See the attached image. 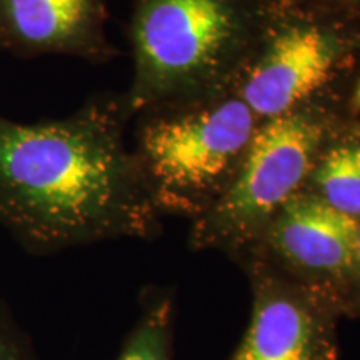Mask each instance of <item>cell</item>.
Wrapping results in <instances>:
<instances>
[{
  "mask_svg": "<svg viewBox=\"0 0 360 360\" xmlns=\"http://www.w3.org/2000/svg\"><path fill=\"white\" fill-rule=\"evenodd\" d=\"M321 6L332 8V11L345 13V15L360 19V0H314Z\"/></svg>",
  "mask_w": 360,
  "mask_h": 360,
  "instance_id": "13",
  "label": "cell"
},
{
  "mask_svg": "<svg viewBox=\"0 0 360 360\" xmlns=\"http://www.w3.org/2000/svg\"><path fill=\"white\" fill-rule=\"evenodd\" d=\"M0 360H39L30 337L0 300Z\"/></svg>",
  "mask_w": 360,
  "mask_h": 360,
  "instance_id": "11",
  "label": "cell"
},
{
  "mask_svg": "<svg viewBox=\"0 0 360 360\" xmlns=\"http://www.w3.org/2000/svg\"><path fill=\"white\" fill-rule=\"evenodd\" d=\"M250 282V321L229 360H337L340 310L262 260L237 262Z\"/></svg>",
  "mask_w": 360,
  "mask_h": 360,
  "instance_id": "7",
  "label": "cell"
},
{
  "mask_svg": "<svg viewBox=\"0 0 360 360\" xmlns=\"http://www.w3.org/2000/svg\"><path fill=\"white\" fill-rule=\"evenodd\" d=\"M347 112L352 119H359L360 117V72L357 77H355L352 90H350L347 97Z\"/></svg>",
  "mask_w": 360,
  "mask_h": 360,
  "instance_id": "14",
  "label": "cell"
},
{
  "mask_svg": "<svg viewBox=\"0 0 360 360\" xmlns=\"http://www.w3.org/2000/svg\"><path fill=\"white\" fill-rule=\"evenodd\" d=\"M277 0H134V74L125 107L177 109L236 92L257 56Z\"/></svg>",
  "mask_w": 360,
  "mask_h": 360,
  "instance_id": "2",
  "label": "cell"
},
{
  "mask_svg": "<svg viewBox=\"0 0 360 360\" xmlns=\"http://www.w3.org/2000/svg\"><path fill=\"white\" fill-rule=\"evenodd\" d=\"M124 94H101L62 119L0 115V227L34 255L162 231L132 147Z\"/></svg>",
  "mask_w": 360,
  "mask_h": 360,
  "instance_id": "1",
  "label": "cell"
},
{
  "mask_svg": "<svg viewBox=\"0 0 360 360\" xmlns=\"http://www.w3.org/2000/svg\"><path fill=\"white\" fill-rule=\"evenodd\" d=\"M360 52V19L314 0H277L257 56L236 89L260 120L339 90Z\"/></svg>",
  "mask_w": 360,
  "mask_h": 360,
  "instance_id": "5",
  "label": "cell"
},
{
  "mask_svg": "<svg viewBox=\"0 0 360 360\" xmlns=\"http://www.w3.org/2000/svg\"><path fill=\"white\" fill-rule=\"evenodd\" d=\"M357 225L359 220L302 191L278 210L257 244L238 260H262L297 285L327 299L344 317Z\"/></svg>",
  "mask_w": 360,
  "mask_h": 360,
  "instance_id": "6",
  "label": "cell"
},
{
  "mask_svg": "<svg viewBox=\"0 0 360 360\" xmlns=\"http://www.w3.org/2000/svg\"><path fill=\"white\" fill-rule=\"evenodd\" d=\"M174 295L164 289L143 290L141 315L115 360H172Z\"/></svg>",
  "mask_w": 360,
  "mask_h": 360,
  "instance_id": "10",
  "label": "cell"
},
{
  "mask_svg": "<svg viewBox=\"0 0 360 360\" xmlns=\"http://www.w3.org/2000/svg\"><path fill=\"white\" fill-rule=\"evenodd\" d=\"M344 317L359 319L360 317V220L357 225V244H355V257L352 278H350L347 297H345Z\"/></svg>",
  "mask_w": 360,
  "mask_h": 360,
  "instance_id": "12",
  "label": "cell"
},
{
  "mask_svg": "<svg viewBox=\"0 0 360 360\" xmlns=\"http://www.w3.org/2000/svg\"><path fill=\"white\" fill-rule=\"evenodd\" d=\"M304 192L360 220V120H345L322 147Z\"/></svg>",
  "mask_w": 360,
  "mask_h": 360,
  "instance_id": "9",
  "label": "cell"
},
{
  "mask_svg": "<svg viewBox=\"0 0 360 360\" xmlns=\"http://www.w3.org/2000/svg\"><path fill=\"white\" fill-rule=\"evenodd\" d=\"M107 20L105 0H0V51L107 64L119 56Z\"/></svg>",
  "mask_w": 360,
  "mask_h": 360,
  "instance_id": "8",
  "label": "cell"
},
{
  "mask_svg": "<svg viewBox=\"0 0 360 360\" xmlns=\"http://www.w3.org/2000/svg\"><path fill=\"white\" fill-rule=\"evenodd\" d=\"M135 119L132 152L157 212L192 222L232 186L262 122L236 94Z\"/></svg>",
  "mask_w": 360,
  "mask_h": 360,
  "instance_id": "4",
  "label": "cell"
},
{
  "mask_svg": "<svg viewBox=\"0 0 360 360\" xmlns=\"http://www.w3.org/2000/svg\"><path fill=\"white\" fill-rule=\"evenodd\" d=\"M347 119V98L335 90L262 120L232 186L192 222V250H217L237 262L304 191L322 147Z\"/></svg>",
  "mask_w": 360,
  "mask_h": 360,
  "instance_id": "3",
  "label": "cell"
}]
</instances>
